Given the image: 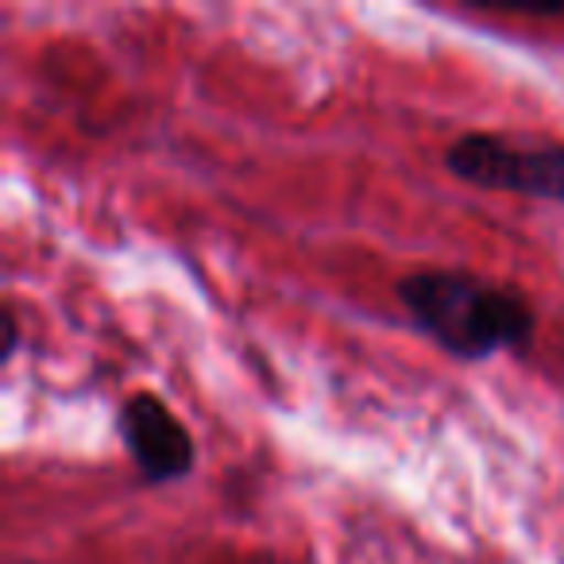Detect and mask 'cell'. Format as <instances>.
Here are the masks:
<instances>
[{"label":"cell","instance_id":"cell-3","mask_svg":"<svg viewBox=\"0 0 564 564\" xmlns=\"http://www.w3.org/2000/svg\"><path fill=\"white\" fill-rule=\"evenodd\" d=\"M117 433L148 484L166 487L194 471L197 464L194 433L174 417V410L159 394L135 391L117 410Z\"/></svg>","mask_w":564,"mask_h":564},{"label":"cell","instance_id":"cell-2","mask_svg":"<svg viewBox=\"0 0 564 564\" xmlns=\"http://www.w3.org/2000/svg\"><path fill=\"white\" fill-rule=\"evenodd\" d=\"M445 166L453 178L479 189L538 197L564 205V143L538 135L464 132L448 143Z\"/></svg>","mask_w":564,"mask_h":564},{"label":"cell","instance_id":"cell-1","mask_svg":"<svg viewBox=\"0 0 564 564\" xmlns=\"http://www.w3.org/2000/svg\"><path fill=\"white\" fill-rule=\"evenodd\" d=\"M406 317L456 360H491L533 340L538 310L514 286L471 271H410L394 286Z\"/></svg>","mask_w":564,"mask_h":564},{"label":"cell","instance_id":"cell-4","mask_svg":"<svg viewBox=\"0 0 564 564\" xmlns=\"http://www.w3.org/2000/svg\"><path fill=\"white\" fill-rule=\"evenodd\" d=\"M17 352H20V322H17V310L4 306V352H0V360L9 364Z\"/></svg>","mask_w":564,"mask_h":564}]
</instances>
